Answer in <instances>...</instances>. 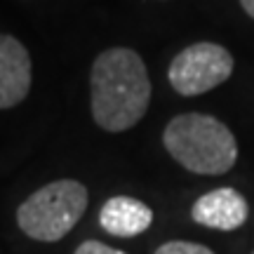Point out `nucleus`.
<instances>
[{
    "label": "nucleus",
    "instance_id": "1",
    "mask_svg": "<svg viewBox=\"0 0 254 254\" xmlns=\"http://www.w3.org/2000/svg\"><path fill=\"white\" fill-rule=\"evenodd\" d=\"M92 116L106 132H125L144 118L151 101V80L134 50L111 47L92 66Z\"/></svg>",
    "mask_w": 254,
    "mask_h": 254
},
{
    "label": "nucleus",
    "instance_id": "2",
    "mask_svg": "<svg viewBox=\"0 0 254 254\" xmlns=\"http://www.w3.org/2000/svg\"><path fill=\"white\" fill-rule=\"evenodd\" d=\"M163 141L174 160L195 174H224L238 160L233 132L205 113H184L170 120Z\"/></svg>",
    "mask_w": 254,
    "mask_h": 254
},
{
    "label": "nucleus",
    "instance_id": "3",
    "mask_svg": "<svg viewBox=\"0 0 254 254\" xmlns=\"http://www.w3.org/2000/svg\"><path fill=\"white\" fill-rule=\"evenodd\" d=\"M87 209V189L75 179H59L38 189L17 209L19 228L33 240L57 243Z\"/></svg>",
    "mask_w": 254,
    "mask_h": 254
},
{
    "label": "nucleus",
    "instance_id": "4",
    "mask_svg": "<svg viewBox=\"0 0 254 254\" xmlns=\"http://www.w3.org/2000/svg\"><path fill=\"white\" fill-rule=\"evenodd\" d=\"M233 73V57L217 43H195L170 64V82L184 97H198L226 82Z\"/></svg>",
    "mask_w": 254,
    "mask_h": 254
},
{
    "label": "nucleus",
    "instance_id": "5",
    "mask_svg": "<svg viewBox=\"0 0 254 254\" xmlns=\"http://www.w3.org/2000/svg\"><path fill=\"white\" fill-rule=\"evenodd\" d=\"M31 90V57L17 38L0 33V109H12Z\"/></svg>",
    "mask_w": 254,
    "mask_h": 254
},
{
    "label": "nucleus",
    "instance_id": "6",
    "mask_svg": "<svg viewBox=\"0 0 254 254\" xmlns=\"http://www.w3.org/2000/svg\"><path fill=\"white\" fill-rule=\"evenodd\" d=\"M247 214H250L247 200L236 189L209 190L195 200L190 212L193 221L217 231H236L247 221Z\"/></svg>",
    "mask_w": 254,
    "mask_h": 254
},
{
    "label": "nucleus",
    "instance_id": "7",
    "mask_svg": "<svg viewBox=\"0 0 254 254\" xmlns=\"http://www.w3.org/2000/svg\"><path fill=\"white\" fill-rule=\"evenodd\" d=\"M153 221V212L141 200L129 195H116L106 200V205L99 212L101 228L118 238H134L144 233Z\"/></svg>",
    "mask_w": 254,
    "mask_h": 254
},
{
    "label": "nucleus",
    "instance_id": "8",
    "mask_svg": "<svg viewBox=\"0 0 254 254\" xmlns=\"http://www.w3.org/2000/svg\"><path fill=\"white\" fill-rule=\"evenodd\" d=\"M155 254H214V252L205 245H198V243L172 240V243H165L163 247H158V252Z\"/></svg>",
    "mask_w": 254,
    "mask_h": 254
},
{
    "label": "nucleus",
    "instance_id": "9",
    "mask_svg": "<svg viewBox=\"0 0 254 254\" xmlns=\"http://www.w3.org/2000/svg\"><path fill=\"white\" fill-rule=\"evenodd\" d=\"M75 254H127V252H120L116 247L104 245L99 240H87V243H82V245L75 250Z\"/></svg>",
    "mask_w": 254,
    "mask_h": 254
},
{
    "label": "nucleus",
    "instance_id": "10",
    "mask_svg": "<svg viewBox=\"0 0 254 254\" xmlns=\"http://www.w3.org/2000/svg\"><path fill=\"white\" fill-rule=\"evenodd\" d=\"M240 5H243V9L254 19V0H240Z\"/></svg>",
    "mask_w": 254,
    "mask_h": 254
}]
</instances>
